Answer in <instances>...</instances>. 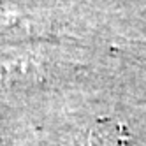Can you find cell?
<instances>
[{
  "label": "cell",
  "mask_w": 146,
  "mask_h": 146,
  "mask_svg": "<svg viewBox=\"0 0 146 146\" xmlns=\"http://www.w3.org/2000/svg\"><path fill=\"white\" fill-rule=\"evenodd\" d=\"M130 139L127 125L116 120H99L86 130L83 146H123Z\"/></svg>",
  "instance_id": "6da1fadb"
},
{
  "label": "cell",
  "mask_w": 146,
  "mask_h": 146,
  "mask_svg": "<svg viewBox=\"0 0 146 146\" xmlns=\"http://www.w3.org/2000/svg\"><path fill=\"white\" fill-rule=\"evenodd\" d=\"M37 69L30 64H27V62H11V64H0V79H25L27 76L30 78L35 72Z\"/></svg>",
  "instance_id": "7a4b0ae2"
}]
</instances>
